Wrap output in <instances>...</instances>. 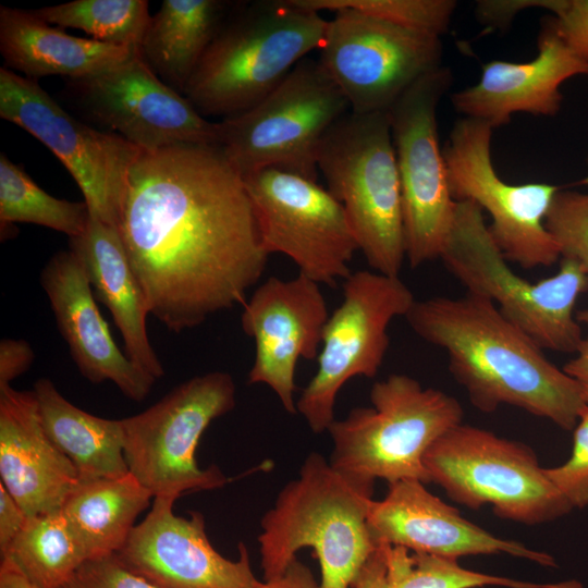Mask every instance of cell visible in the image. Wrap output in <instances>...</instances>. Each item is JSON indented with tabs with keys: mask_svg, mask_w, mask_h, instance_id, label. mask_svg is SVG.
<instances>
[{
	"mask_svg": "<svg viewBox=\"0 0 588 588\" xmlns=\"http://www.w3.org/2000/svg\"><path fill=\"white\" fill-rule=\"evenodd\" d=\"M0 476L28 516L61 510L81 481L46 433L34 390L0 385Z\"/></svg>",
	"mask_w": 588,
	"mask_h": 588,
	"instance_id": "603a6c76",
	"label": "cell"
},
{
	"mask_svg": "<svg viewBox=\"0 0 588 588\" xmlns=\"http://www.w3.org/2000/svg\"><path fill=\"white\" fill-rule=\"evenodd\" d=\"M28 515L0 482V554L3 556L22 530Z\"/></svg>",
	"mask_w": 588,
	"mask_h": 588,
	"instance_id": "ab89813d",
	"label": "cell"
},
{
	"mask_svg": "<svg viewBox=\"0 0 588 588\" xmlns=\"http://www.w3.org/2000/svg\"><path fill=\"white\" fill-rule=\"evenodd\" d=\"M134 49L72 36L34 11L0 7V51L5 68L32 81L53 75L82 78L125 60Z\"/></svg>",
	"mask_w": 588,
	"mask_h": 588,
	"instance_id": "d4e9b609",
	"label": "cell"
},
{
	"mask_svg": "<svg viewBox=\"0 0 588 588\" xmlns=\"http://www.w3.org/2000/svg\"><path fill=\"white\" fill-rule=\"evenodd\" d=\"M91 213L85 201L53 197L33 179L0 155V222L4 229L16 222L33 223L66 234L69 238L83 235Z\"/></svg>",
	"mask_w": 588,
	"mask_h": 588,
	"instance_id": "4dcf8cb0",
	"label": "cell"
},
{
	"mask_svg": "<svg viewBox=\"0 0 588 588\" xmlns=\"http://www.w3.org/2000/svg\"><path fill=\"white\" fill-rule=\"evenodd\" d=\"M118 230L149 314L176 333L244 305L269 257L244 179L217 145L143 151Z\"/></svg>",
	"mask_w": 588,
	"mask_h": 588,
	"instance_id": "6da1fadb",
	"label": "cell"
},
{
	"mask_svg": "<svg viewBox=\"0 0 588 588\" xmlns=\"http://www.w3.org/2000/svg\"><path fill=\"white\" fill-rule=\"evenodd\" d=\"M587 163H588V160H587ZM584 182L588 184V175L586 176V179L584 180Z\"/></svg>",
	"mask_w": 588,
	"mask_h": 588,
	"instance_id": "f6af8a7d",
	"label": "cell"
},
{
	"mask_svg": "<svg viewBox=\"0 0 588 588\" xmlns=\"http://www.w3.org/2000/svg\"><path fill=\"white\" fill-rule=\"evenodd\" d=\"M0 117L28 132L63 163L91 216L119 226L131 168L143 150L71 115L36 81L0 68Z\"/></svg>",
	"mask_w": 588,
	"mask_h": 588,
	"instance_id": "5bb4252c",
	"label": "cell"
},
{
	"mask_svg": "<svg viewBox=\"0 0 588 588\" xmlns=\"http://www.w3.org/2000/svg\"><path fill=\"white\" fill-rule=\"evenodd\" d=\"M550 12L559 36L588 63V0H553Z\"/></svg>",
	"mask_w": 588,
	"mask_h": 588,
	"instance_id": "8d00e7d4",
	"label": "cell"
},
{
	"mask_svg": "<svg viewBox=\"0 0 588 588\" xmlns=\"http://www.w3.org/2000/svg\"><path fill=\"white\" fill-rule=\"evenodd\" d=\"M243 179L269 256H287L299 273L329 286L352 273L358 245L343 206L327 188L278 169Z\"/></svg>",
	"mask_w": 588,
	"mask_h": 588,
	"instance_id": "2e32d148",
	"label": "cell"
},
{
	"mask_svg": "<svg viewBox=\"0 0 588 588\" xmlns=\"http://www.w3.org/2000/svg\"><path fill=\"white\" fill-rule=\"evenodd\" d=\"M35 358L32 346L24 340L3 339L0 342V385L26 372Z\"/></svg>",
	"mask_w": 588,
	"mask_h": 588,
	"instance_id": "f35d334b",
	"label": "cell"
},
{
	"mask_svg": "<svg viewBox=\"0 0 588 588\" xmlns=\"http://www.w3.org/2000/svg\"><path fill=\"white\" fill-rule=\"evenodd\" d=\"M369 397L371 406L354 407L329 427L331 465L373 481L431 482L424 457L442 434L462 422V405L403 373L375 382Z\"/></svg>",
	"mask_w": 588,
	"mask_h": 588,
	"instance_id": "52a82bcc",
	"label": "cell"
},
{
	"mask_svg": "<svg viewBox=\"0 0 588 588\" xmlns=\"http://www.w3.org/2000/svg\"><path fill=\"white\" fill-rule=\"evenodd\" d=\"M0 588H35L8 559H1Z\"/></svg>",
	"mask_w": 588,
	"mask_h": 588,
	"instance_id": "7bdbcfd3",
	"label": "cell"
},
{
	"mask_svg": "<svg viewBox=\"0 0 588 588\" xmlns=\"http://www.w3.org/2000/svg\"><path fill=\"white\" fill-rule=\"evenodd\" d=\"M175 500L154 498L152 507L115 553L131 572L156 588H255L246 546L238 543L237 560L221 555L210 543L204 515L173 512Z\"/></svg>",
	"mask_w": 588,
	"mask_h": 588,
	"instance_id": "d6986e66",
	"label": "cell"
},
{
	"mask_svg": "<svg viewBox=\"0 0 588 588\" xmlns=\"http://www.w3.org/2000/svg\"><path fill=\"white\" fill-rule=\"evenodd\" d=\"M544 224L561 257L574 260L588 274V193L560 189Z\"/></svg>",
	"mask_w": 588,
	"mask_h": 588,
	"instance_id": "836d02e7",
	"label": "cell"
},
{
	"mask_svg": "<svg viewBox=\"0 0 588 588\" xmlns=\"http://www.w3.org/2000/svg\"><path fill=\"white\" fill-rule=\"evenodd\" d=\"M35 588H61L87 561L61 510L28 516L7 553Z\"/></svg>",
	"mask_w": 588,
	"mask_h": 588,
	"instance_id": "f546056e",
	"label": "cell"
},
{
	"mask_svg": "<svg viewBox=\"0 0 588 588\" xmlns=\"http://www.w3.org/2000/svg\"><path fill=\"white\" fill-rule=\"evenodd\" d=\"M588 76V63L559 36L551 16L538 37V52L528 62L493 60L485 63L479 81L452 94L456 112L489 123L507 124L518 112L553 117L560 109L562 84L571 77Z\"/></svg>",
	"mask_w": 588,
	"mask_h": 588,
	"instance_id": "7402d4cb",
	"label": "cell"
},
{
	"mask_svg": "<svg viewBox=\"0 0 588 588\" xmlns=\"http://www.w3.org/2000/svg\"><path fill=\"white\" fill-rule=\"evenodd\" d=\"M348 111L319 60L307 57L261 101L219 121V146L243 177L278 169L317 181L321 143Z\"/></svg>",
	"mask_w": 588,
	"mask_h": 588,
	"instance_id": "ba28073f",
	"label": "cell"
},
{
	"mask_svg": "<svg viewBox=\"0 0 588 588\" xmlns=\"http://www.w3.org/2000/svg\"><path fill=\"white\" fill-rule=\"evenodd\" d=\"M69 246L82 260L96 297L110 310L127 357L154 378L162 377L147 333L148 304L118 228L91 216L86 232L70 238Z\"/></svg>",
	"mask_w": 588,
	"mask_h": 588,
	"instance_id": "cb8c5ba5",
	"label": "cell"
},
{
	"mask_svg": "<svg viewBox=\"0 0 588 588\" xmlns=\"http://www.w3.org/2000/svg\"><path fill=\"white\" fill-rule=\"evenodd\" d=\"M327 25L321 13L295 0L253 3L223 22L184 96L204 117L242 113L320 49Z\"/></svg>",
	"mask_w": 588,
	"mask_h": 588,
	"instance_id": "277c9868",
	"label": "cell"
},
{
	"mask_svg": "<svg viewBox=\"0 0 588 588\" xmlns=\"http://www.w3.org/2000/svg\"><path fill=\"white\" fill-rule=\"evenodd\" d=\"M424 465L450 499L475 510L489 504L503 519L538 525L574 509L530 446L478 427L461 422L448 430L427 451Z\"/></svg>",
	"mask_w": 588,
	"mask_h": 588,
	"instance_id": "9c48e42d",
	"label": "cell"
},
{
	"mask_svg": "<svg viewBox=\"0 0 588 588\" xmlns=\"http://www.w3.org/2000/svg\"><path fill=\"white\" fill-rule=\"evenodd\" d=\"M576 588L575 583L538 584L462 567L456 559L377 544L352 588Z\"/></svg>",
	"mask_w": 588,
	"mask_h": 588,
	"instance_id": "f1b7e54d",
	"label": "cell"
},
{
	"mask_svg": "<svg viewBox=\"0 0 588 588\" xmlns=\"http://www.w3.org/2000/svg\"><path fill=\"white\" fill-rule=\"evenodd\" d=\"M440 259L467 293L490 299L500 313L542 350L576 353L584 338L574 313L588 291V274L574 260L562 258L559 271L536 283L507 265L482 210L456 201L454 220Z\"/></svg>",
	"mask_w": 588,
	"mask_h": 588,
	"instance_id": "5b68a950",
	"label": "cell"
},
{
	"mask_svg": "<svg viewBox=\"0 0 588 588\" xmlns=\"http://www.w3.org/2000/svg\"><path fill=\"white\" fill-rule=\"evenodd\" d=\"M61 588H156L115 556L85 561Z\"/></svg>",
	"mask_w": 588,
	"mask_h": 588,
	"instance_id": "d590c367",
	"label": "cell"
},
{
	"mask_svg": "<svg viewBox=\"0 0 588 588\" xmlns=\"http://www.w3.org/2000/svg\"><path fill=\"white\" fill-rule=\"evenodd\" d=\"M411 329L445 351L449 370L483 413L510 405L573 430L584 407L579 387L488 298L467 293L415 301Z\"/></svg>",
	"mask_w": 588,
	"mask_h": 588,
	"instance_id": "7a4b0ae2",
	"label": "cell"
},
{
	"mask_svg": "<svg viewBox=\"0 0 588 588\" xmlns=\"http://www.w3.org/2000/svg\"><path fill=\"white\" fill-rule=\"evenodd\" d=\"M562 369L577 382L583 401L588 405V338L583 340L575 357Z\"/></svg>",
	"mask_w": 588,
	"mask_h": 588,
	"instance_id": "b9f144b4",
	"label": "cell"
},
{
	"mask_svg": "<svg viewBox=\"0 0 588 588\" xmlns=\"http://www.w3.org/2000/svg\"><path fill=\"white\" fill-rule=\"evenodd\" d=\"M34 392L46 433L75 466L81 480L130 473L122 419L101 418L78 408L48 378L38 379Z\"/></svg>",
	"mask_w": 588,
	"mask_h": 588,
	"instance_id": "4316f807",
	"label": "cell"
},
{
	"mask_svg": "<svg viewBox=\"0 0 588 588\" xmlns=\"http://www.w3.org/2000/svg\"><path fill=\"white\" fill-rule=\"evenodd\" d=\"M152 493L131 473L119 478L81 480L61 511L87 560L115 554L126 542Z\"/></svg>",
	"mask_w": 588,
	"mask_h": 588,
	"instance_id": "83f0119b",
	"label": "cell"
},
{
	"mask_svg": "<svg viewBox=\"0 0 588 588\" xmlns=\"http://www.w3.org/2000/svg\"><path fill=\"white\" fill-rule=\"evenodd\" d=\"M60 27L82 29L93 39L139 48L150 14L146 0H75L33 10Z\"/></svg>",
	"mask_w": 588,
	"mask_h": 588,
	"instance_id": "1f68e13d",
	"label": "cell"
},
{
	"mask_svg": "<svg viewBox=\"0 0 588 588\" xmlns=\"http://www.w3.org/2000/svg\"><path fill=\"white\" fill-rule=\"evenodd\" d=\"M453 74L442 65L416 82L388 111L399 170L405 254L412 268L441 257L455 205L438 134V106Z\"/></svg>",
	"mask_w": 588,
	"mask_h": 588,
	"instance_id": "4fadbf2b",
	"label": "cell"
},
{
	"mask_svg": "<svg viewBox=\"0 0 588 588\" xmlns=\"http://www.w3.org/2000/svg\"><path fill=\"white\" fill-rule=\"evenodd\" d=\"M552 5L553 0H480L475 4V14L485 26L505 28L524 10L551 11Z\"/></svg>",
	"mask_w": 588,
	"mask_h": 588,
	"instance_id": "74e56055",
	"label": "cell"
},
{
	"mask_svg": "<svg viewBox=\"0 0 588 588\" xmlns=\"http://www.w3.org/2000/svg\"><path fill=\"white\" fill-rule=\"evenodd\" d=\"M219 0H164L150 16L139 52L155 74L184 95L205 52L223 24Z\"/></svg>",
	"mask_w": 588,
	"mask_h": 588,
	"instance_id": "484cf974",
	"label": "cell"
},
{
	"mask_svg": "<svg viewBox=\"0 0 588 588\" xmlns=\"http://www.w3.org/2000/svg\"><path fill=\"white\" fill-rule=\"evenodd\" d=\"M375 481L341 471L311 452L260 520L264 580L281 576L301 549L319 561V588H350L375 550L367 516Z\"/></svg>",
	"mask_w": 588,
	"mask_h": 588,
	"instance_id": "3957f363",
	"label": "cell"
},
{
	"mask_svg": "<svg viewBox=\"0 0 588 588\" xmlns=\"http://www.w3.org/2000/svg\"><path fill=\"white\" fill-rule=\"evenodd\" d=\"M576 320L588 327V307L576 313Z\"/></svg>",
	"mask_w": 588,
	"mask_h": 588,
	"instance_id": "ee69618b",
	"label": "cell"
},
{
	"mask_svg": "<svg viewBox=\"0 0 588 588\" xmlns=\"http://www.w3.org/2000/svg\"><path fill=\"white\" fill-rule=\"evenodd\" d=\"M40 283L82 376L93 383L109 380L132 401L145 400L157 379L115 344L79 257L70 248L58 252L41 270Z\"/></svg>",
	"mask_w": 588,
	"mask_h": 588,
	"instance_id": "44dd1931",
	"label": "cell"
},
{
	"mask_svg": "<svg viewBox=\"0 0 588 588\" xmlns=\"http://www.w3.org/2000/svg\"><path fill=\"white\" fill-rule=\"evenodd\" d=\"M68 83L94 122L143 151L177 144H220V122L208 120L183 94L163 83L138 48L112 66Z\"/></svg>",
	"mask_w": 588,
	"mask_h": 588,
	"instance_id": "e0dca14e",
	"label": "cell"
},
{
	"mask_svg": "<svg viewBox=\"0 0 588 588\" xmlns=\"http://www.w3.org/2000/svg\"><path fill=\"white\" fill-rule=\"evenodd\" d=\"M255 588H319L311 571L297 559L279 577L259 581Z\"/></svg>",
	"mask_w": 588,
	"mask_h": 588,
	"instance_id": "60d3db41",
	"label": "cell"
},
{
	"mask_svg": "<svg viewBox=\"0 0 588 588\" xmlns=\"http://www.w3.org/2000/svg\"><path fill=\"white\" fill-rule=\"evenodd\" d=\"M317 166L369 267L399 277L406 259L403 200L388 112L344 114L326 134Z\"/></svg>",
	"mask_w": 588,
	"mask_h": 588,
	"instance_id": "8992f818",
	"label": "cell"
},
{
	"mask_svg": "<svg viewBox=\"0 0 588 588\" xmlns=\"http://www.w3.org/2000/svg\"><path fill=\"white\" fill-rule=\"evenodd\" d=\"M400 279L376 271L352 272L343 298L326 323L318 368L296 401V409L314 433L328 431L341 388L353 377L373 378L390 345L391 321L415 303Z\"/></svg>",
	"mask_w": 588,
	"mask_h": 588,
	"instance_id": "8fae6325",
	"label": "cell"
},
{
	"mask_svg": "<svg viewBox=\"0 0 588 588\" xmlns=\"http://www.w3.org/2000/svg\"><path fill=\"white\" fill-rule=\"evenodd\" d=\"M243 307L242 329L255 342L247 382L268 385L296 414V364L318 357L330 316L320 284L299 272L290 280L270 277Z\"/></svg>",
	"mask_w": 588,
	"mask_h": 588,
	"instance_id": "ac0fdd59",
	"label": "cell"
},
{
	"mask_svg": "<svg viewBox=\"0 0 588 588\" xmlns=\"http://www.w3.org/2000/svg\"><path fill=\"white\" fill-rule=\"evenodd\" d=\"M416 479L389 483L382 500L370 504L367 525L373 543L456 559L467 555L506 553L542 566L555 567L552 555L525 544L493 536L464 518Z\"/></svg>",
	"mask_w": 588,
	"mask_h": 588,
	"instance_id": "ffe728a7",
	"label": "cell"
},
{
	"mask_svg": "<svg viewBox=\"0 0 588 588\" xmlns=\"http://www.w3.org/2000/svg\"><path fill=\"white\" fill-rule=\"evenodd\" d=\"M494 128L487 122L462 118L443 149L451 194L490 216V234L504 257L525 269L550 267L561 257L546 229V217L559 186L547 183L510 184L499 176L491 159Z\"/></svg>",
	"mask_w": 588,
	"mask_h": 588,
	"instance_id": "9a60e30c",
	"label": "cell"
},
{
	"mask_svg": "<svg viewBox=\"0 0 588 588\" xmlns=\"http://www.w3.org/2000/svg\"><path fill=\"white\" fill-rule=\"evenodd\" d=\"M319 62L355 113L388 112L441 68V37L342 8L331 12Z\"/></svg>",
	"mask_w": 588,
	"mask_h": 588,
	"instance_id": "7c38bea8",
	"label": "cell"
},
{
	"mask_svg": "<svg viewBox=\"0 0 588 588\" xmlns=\"http://www.w3.org/2000/svg\"><path fill=\"white\" fill-rule=\"evenodd\" d=\"M316 11L353 9L368 15L441 37L449 29L457 2L453 0H295Z\"/></svg>",
	"mask_w": 588,
	"mask_h": 588,
	"instance_id": "d6a6232c",
	"label": "cell"
},
{
	"mask_svg": "<svg viewBox=\"0 0 588 588\" xmlns=\"http://www.w3.org/2000/svg\"><path fill=\"white\" fill-rule=\"evenodd\" d=\"M573 436L569 458L544 473L574 509L588 506V405H584Z\"/></svg>",
	"mask_w": 588,
	"mask_h": 588,
	"instance_id": "e575fe53",
	"label": "cell"
},
{
	"mask_svg": "<svg viewBox=\"0 0 588 588\" xmlns=\"http://www.w3.org/2000/svg\"><path fill=\"white\" fill-rule=\"evenodd\" d=\"M235 382L210 371L175 387L146 411L122 419L128 470L154 498L222 488L230 479L215 464L197 465L201 434L235 406Z\"/></svg>",
	"mask_w": 588,
	"mask_h": 588,
	"instance_id": "30bf717a",
	"label": "cell"
}]
</instances>
